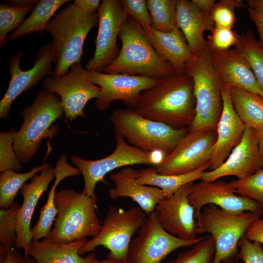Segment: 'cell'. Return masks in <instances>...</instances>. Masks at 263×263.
Listing matches in <instances>:
<instances>
[{"instance_id":"obj_1","label":"cell","mask_w":263,"mask_h":263,"mask_svg":"<svg viewBox=\"0 0 263 263\" xmlns=\"http://www.w3.org/2000/svg\"><path fill=\"white\" fill-rule=\"evenodd\" d=\"M134 110L144 117L174 129L188 128L195 114L192 77L175 74L160 79L143 92Z\"/></svg>"},{"instance_id":"obj_2","label":"cell","mask_w":263,"mask_h":263,"mask_svg":"<svg viewBox=\"0 0 263 263\" xmlns=\"http://www.w3.org/2000/svg\"><path fill=\"white\" fill-rule=\"evenodd\" d=\"M97 24V12H85L74 3L67 4L52 18L45 30L52 38V76H61L73 64L80 62L85 38Z\"/></svg>"},{"instance_id":"obj_3","label":"cell","mask_w":263,"mask_h":263,"mask_svg":"<svg viewBox=\"0 0 263 263\" xmlns=\"http://www.w3.org/2000/svg\"><path fill=\"white\" fill-rule=\"evenodd\" d=\"M98 198L73 189L56 191L55 204L57 214L54 227L43 241L66 244L95 237L102 225L96 213Z\"/></svg>"},{"instance_id":"obj_4","label":"cell","mask_w":263,"mask_h":263,"mask_svg":"<svg viewBox=\"0 0 263 263\" xmlns=\"http://www.w3.org/2000/svg\"><path fill=\"white\" fill-rule=\"evenodd\" d=\"M119 38L122 43L119 54L103 72L156 79L175 74L171 65L156 53L142 26L131 17L129 16Z\"/></svg>"},{"instance_id":"obj_5","label":"cell","mask_w":263,"mask_h":263,"mask_svg":"<svg viewBox=\"0 0 263 263\" xmlns=\"http://www.w3.org/2000/svg\"><path fill=\"white\" fill-rule=\"evenodd\" d=\"M110 119L115 134L130 145L146 151H160L166 156L188 132V128L174 129L144 117L133 109L118 108Z\"/></svg>"},{"instance_id":"obj_6","label":"cell","mask_w":263,"mask_h":263,"mask_svg":"<svg viewBox=\"0 0 263 263\" xmlns=\"http://www.w3.org/2000/svg\"><path fill=\"white\" fill-rule=\"evenodd\" d=\"M185 74L193 81L195 114L188 132L209 129L216 131L223 109L222 83L211 61L209 49L193 55Z\"/></svg>"},{"instance_id":"obj_7","label":"cell","mask_w":263,"mask_h":263,"mask_svg":"<svg viewBox=\"0 0 263 263\" xmlns=\"http://www.w3.org/2000/svg\"><path fill=\"white\" fill-rule=\"evenodd\" d=\"M64 113L57 95L43 90L33 103L22 110V124L16 134L14 148L21 163L31 161L43 139L50 135L49 128Z\"/></svg>"},{"instance_id":"obj_8","label":"cell","mask_w":263,"mask_h":263,"mask_svg":"<svg viewBox=\"0 0 263 263\" xmlns=\"http://www.w3.org/2000/svg\"><path fill=\"white\" fill-rule=\"evenodd\" d=\"M146 217L147 214L139 206H132L128 209L110 206L100 231L83 245L79 254L102 246L110 251L108 259L114 263H127L132 237L143 225Z\"/></svg>"},{"instance_id":"obj_9","label":"cell","mask_w":263,"mask_h":263,"mask_svg":"<svg viewBox=\"0 0 263 263\" xmlns=\"http://www.w3.org/2000/svg\"><path fill=\"white\" fill-rule=\"evenodd\" d=\"M262 215L251 212L233 214L214 205L204 207L196 219V231L197 234L209 233L212 238L215 245L212 263L228 262L237 255L240 239Z\"/></svg>"},{"instance_id":"obj_10","label":"cell","mask_w":263,"mask_h":263,"mask_svg":"<svg viewBox=\"0 0 263 263\" xmlns=\"http://www.w3.org/2000/svg\"><path fill=\"white\" fill-rule=\"evenodd\" d=\"M115 149L107 157L94 160L85 159L76 155L71 158L83 176V191L89 196L96 195L94 191L96 184L99 182L105 183L104 177L110 171L135 164L157 166L166 157L160 151H148L134 147L118 134H115Z\"/></svg>"},{"instance_id":"obj_11","label":"cell","mask_w":263,"mask_h":263,"mask_svg":"<svg viewBox=\"0 0 263 263\" xmlns=\"http://www.w3.org/2000/svg\"><path fill=\"white\" fill-rule=\"evenodd\" d=\"M204 238L186 240L170 234L162 226L154 210L147 215L137 236L132 240L127 263H160L174 250L193 246Z\"/></svg>"},{"instance_id":"obj_12","label":"cell","mask_w":263,"mask_h":263,"mask_svg":"<svg viewBox=\"0 0 263 263\" xmlns=\"http://www.w3.org/2000/svg\"><path fill=\"white\" fill-rule=\"evenodd\" d=\"M44 90L59 96L65 118L73 121L78 116H85L84 109L92 99H96L100 87L90 77V72L80 62L73 64L65 73L58 77L52 75L42 80Z\"/></svg>"},{"instance_id":"obj_13","label":"cell","mask_w":263,"mask_h":263,"mask_svg":"<svg viewBox=\"0 0 263 263\" xmlns=\"http://www.w3.org/2000/svg\"><path fill=\"white\" fill-rule=\"evenodd\" d=\"M217 138L215 130L188 132L174 149L156 166L164 175H179L198 169L209 163Z\"/></svg>"},{"instance_id":"obj_14","label":"cell","mask_w":263,"mask_h":263,"mask_svg":"<svg viewBox=\"0 0 263 263\" xmlns=\"http://www.w3.org/2000/svg\"><path fill=\"white\" fill-rule=\"evenodd\" d=\"M97 13L98 30L95 49L85 66L90 72H103L117 56V38L129 17L119 0H103Z\"/></svg>"},{"instance_id":"obj_15","label":"cell","mask_w":263,"mask_h":263,"mask_svg":"<svg viewBox=\"0 0 263 263\" xmlns=\"http://www.w3.org/2000/svg\"><path fill=\"white\" fill-rule=\"evenodd\" d=\"M90 77L100 88L94 105L102 112L107 110L115 100H121L127 108L134 109L143 92L156 85L160 79L137 75L90 72Z\"/></svg>"},{"instance_id":"obj_16","label":"cell","mask_w":263,"mask_h":263,"mask_svg":"<svg viewBox=\"0 0 263 263\" xmlns=\"http://www.w3.org/2000/svg\"><path fill=\"white\" fill-rule=\"evenodd\" d=\"M23 56V52L20 51L10 57V79L8 89L0 102L1 119L8 117L12 104L20 94L36 86L45 77L52 75L53 59L51 42L38 50L33 66L26 71L22 70L19 66Z\"/></svg>"},{"instance_id":"obj_17","label":"cell","mask_w":263,"mask_h":263,"mask_svg":"<svg viewBox=\"0 0 263 263\" xmlns=\"http://www.w3.org/2000/svg\"><path fill=\"white\" fill-rule=\"evenodd\" d=\"M194 208L196 219L202 208L207 205H214L233 214L251 212L262 214L263 210L255 201L234 192L228 183L223 180L207 182L200 180L194 183L188 196Z\"/></svg>"},{"instance_id":"obj_18","label":"cell","mask_w":263,"mask_h":263,"mask_svg":"<svg viewBox=\"0 0 263 263\" xmlns=\"http://www.w3.org/2000/svg\"><path fill=\"white\" fill-rule=\"evenodd\" d=\"M193 184L191 182L182 186L171 197L160 201L155 208L163 228L186 240L197 238L195 211L188 200Z\"/></svg>"},{"instance_id":"obj_19","label":"cell","mask_w":263,"mask_h":263,"mask_svg":"<svg viewBox=\"0 0 263 263\" xmlns=\"http://www.w3.org/2000/svg\"><path fill=\"white\" fill-rule=\"evenodd\" d=\"M263 166L258 147L256 131L245 127L240 142L232 150L225 162L217 168L204 172L201 180L213 182L223 177L234 176L243 180Z\"/></svg>"},{"instance_id":"obj_20","label":"cell","mask_w":263,"mask_h":263,"mask_svg":"<svg viewBox=\"0 0 263 263\" xmlns=\"http://www.w3.org/2000/svg\"><path fill=\"white\" fill-rule=\"evenodd\" d=\"M209 49V48H208ZM212 63L223 84L255 93L263 98L249 63L237 48L226 51L209 49Z\"/></svg>"},{"instance_id":"obj_21","label":"cell","mask_w":263,"mask_h":263,"mask_svg":"<svg viewBox=\"0 0 263 263\" xmlns=\"http://www.w3.org/2000/svg\"><path fill=\"white\" fill-rule=\"evenodd\" d=\"M223 109L217 127V138L209 163L208 170L222 165L232 150L240 142L245 126L236 112L231 100L230 88L222 84Z\"/></svg>"},{"instance_id":"obj_22","label":"cell","mask_w":263,"mask_h":263,"mask_svg":"<svg viewBox=\"0 0 263 263\" xmlns=\"http://www.w3.org/2000/svg\"><path fill=\"white\" fill-rule=\"evenodd\" d=\"M55 177V169L50 166L40 171L39 174L35 175L30 182L25 183L20 189L23 201L17 218L15 248L23 249L25 257H29L32 241L30 226L35 208L39 198Z\"/></svg>"},{"instance_id":"obj_23","label":"cell","mask_w":263,"mask_h":263,"mask_svg":"<svg viewBox=\"0 0 263 263\" xmlns=\"http://www.w3.org/2000/svg\"><path fill=\"white\" fill-rule=\"evenodd\" d=\"M139 170L125 167L110 175L114 187L109 190V196L112 199L128 197L137 204L147 214L154 211L157 204L166 198L160 188L138 184L136 177Z\"/></svg>"},{"instance_id":"obj_24","label":"cell","mask_w":263,"mask_h":263,"mask_svg":"<svg viewBox=\"0 0 263 263\" xmlns=\"http://www.w3.org/2000/svg\"><path fill=\"white\" fill-rule=\"evenodd\" d=\"M176 22L193 55L208 49L204 34L206 31L211 32L215 27L210 15L200 10L191 0H177Z\"/></svg>"},{"instance_id":"obj_25","label":"cell","mask_w":263,"mask_h":263,"mask_svg":"<svg viewBox=\"0 0 263 263\" xmlns=\"http://www.w3.org/2000/svg\"><path fill=\"white\" fill-rule=\"evenodd\" d=\"M143 28L158 55L171 65L175 74H184L186 65L193 55L178 27L169 32L158 31L150 26Z\"/></svg>"},{"instance_id":"obj_26","label":"cell","mask_w":263,"mask_h":263,"mask_svg":"<svg viewBox=\"0 0 263 263\" xmlns=\"http://www.w3.org/2000/svg\"><path fill=\"white\" fill-rule=\"evenodd\" d=\"M87 241L85 239L66 244H54L32 240L28 255L37 263H91L96 256L94 253L86 257L79 253Z\"/></svg>"},{"instance_id":"obj_27","label":"cell","mask_w":263,"mask_h":263,"mask_svg":"<svg viewBox=\"0 0 263 263\" xmlns=\"http://www.w3.org/2000/svg\"><path fill=\"white\" fill-rule=\"evenodd\" d=\"M56 177L53 185L48 193L46 204L42 207L38 220L31 228L33 240L39 241L45 238L52 229L57 211L55 204V196L56 187L64 179L81 174L77 168L68 164L65 154L61 155L55 168Z\"/></svg>"},{"instance_id":"obj_28","label":"cell","mask_w":263,"mask_h":263,"mask_svg":"<svg viewBox=\"0 0 263 263\" xmlns=\"http://www.w3.org/2000/svg\"><path fill=\"white\" fill-rule=\"evenodd\" d=\"M209 168V163L198 169L179 175H164L158 172L156 168L149 167L139 170L136 182L141 185L157 187L162 189L166 198L171 197L182 186L201 180L204 171Z\"/></svg>"},{"instance_id":"obj_29","label":"cell","mask_w":263,"mask_h":263,"mask_svg":"<svg viewBox=\"0 0 263 263\" xmlns=\"http://www.w3.org/2000/svg\"><path fill=\"white\" fill-rule=\"evenodd\" d=\"M229 88L234 108L244 126L263 130V98L240 88Z\"/></svg>"},{"instance_id":"obj_30","label":"cell","mask_w":263,"mask_h":263,"mask_svg":"<svg viewBox=\"0 0 263 263\" xmlns=\"http://www.w3.org/2000/svg\"><path fill=\"white\" fill-rule=\"evenodd\" d=\"M69 0H40L23 24L10 35L15 40L34 32L43 34L56 11Z\"/></svg>"},{"instance_id":"obj_31","label":"cell","mask_w":263,"mask_h":263,"mask_svg":"<svg viewBox=\"0 0 263 263\" xmlns=\"http://www.w3.org/2000/svg\"><path fill=\"white\" fill-rule=\"evenodd\" d=\"M49 166L50 164L45 162L24 173H18L12 170L2 172L0 175V208L7 209L11 207L15 202V198L19 190L21 189L26 182Z\"/></svg>"},{"instance_id":"obj_32","label":"cell","mask_w":263,"mask_h":263,"mask_svg":"<svg viewBox=\"0 0 263 263\" xmlns=\"http://www.w3.org/2000/svg\"><path fill=\"white\" fill-rule=\"evenodd\" d=\"M235 47L239 49L247 59L263 92V48L253 31L249 30L239 35L238 42Z\"/></svg>"},{"instance_id":"obj_33","label":"cell","mask_w":263,"mask_h":263,"mask_svg":"<svg viewBox=\"0 0 263 263\" xmlns=\"http://www.w3.org/2000/svg\"><path fill=\"white\" fill-rule=\"evenodd\" d=\"M177 0H147L153 29L169 32L177 26L176 5Z\"/></svg>"},{"instance_id":"obj_34","label":"cell","mask_w":263,"mask_h":263,"mask_svg":"<svg viewBox=\"0 0 263 263\" xmlns=\"http://www.w3.org/2000/svg\"><path fill=\"white\" fill-rule=\"evenodd\" d=\"M34 7L20 8L0 3V48L6 45L8 33L14 30H17L23 24L25 16L29 12L33 11Z\"/></svg>"},{"instance_id":"obj_35","label":"cell","mask_w":263,"mask_h":263,"mask_svg":"<svg viewBox=\"0 0 263 263\" xmlns=\"http://www.w3.org/2000/svg\"><path fill=\"white\" fill-rule=\"evenodd\" d=\"M215 252L214 242L210 235L188 251L179 254L174 260L166 263H212Z\"/></svg>"},{"instance_id":"obj_36","label":"cell","mask_w":263,"mask_h":263,"mask_svg":"<svg viewBox=\"0 0 263 263\" xmlns=\"http://www.w3.org/2000/svg\"><path fill=\"white\" fill-rule=\"evenodd\" d=\"M20 207L16 201L7 209L0 210V246L6 249L15 247L17 240V224Z\"/></svg>"},{"instance_id":"obj_37","label":"cell","mask_w":263,"mask_h":263,"mask_svg":"<svg viewBox=\"0 0 263 263\" xmlns=\"http://www.w3.org/2000/svg\"><path fill=\"white\" fill-rule=\"evenodd\" d=\"M235 193L257 202L263 210V166L252 175L228 183Z\"/></svg>"},{"instance_id":"obj_38","label":"cell","mask_w":263,"mask_h":263,"mask_svg":"<svg viewBox=\"0 0 263 263\" xmlns=\"http://www.w3.org/2000/svg\"><path fill=\"white\" fill-rule=\"evenodd\" d=\"M17 131L12 128L0 133V171L7 170L19 172L22 169L21 163L15 151L14 143Z\"/></svg>"},{"instance_id":"obj_39","label":"cell","mask_w":263,"mask_h":263,"mask_svg":"<svg viewBox=\"0 0 263 263\" xmlns=\"http://www.w3.org/2000/svg\"><path fill=\"white\" fill-rule=\"evenodd\" d=\"M245 7L240 0H221L216 1L211 13L216 26L233 28L236 22L234 10Z\"/></svg>"},{"instance_id":"obj_40","label":"cell","mask_w":263,"mask_h":263,"mask_svg":"<svg viewBox=\"0 0 263 263\" xmlns=\"http://www.w3.org/2000/svg\"><path fill=\"white\" fill-rule=\"evenodd\" d=\"M208 36L209 49L217 51H226L235 46L239 40L238 35L232 28L216 26Z\"/></svg>"},{"instance_id":"obj_41","label":"cell","mask_w":263,"mask_h":263,"mask_svg":"<svg viewBox=\"0 0 263 263\" xmlns=\"http://www.w3.org/2000/svg\"><path fill=\"white\" fill-rule=\"evenodd\" d=\"M129 16L143 27L150 26L152 20L145 0H120Z\"/></svg>"},{"instance_id":"obj_42","label":"cell","mask_w":263,"mask_h":263,"mask_svg":"<svg viewBox=\"0 0 263 263\" xmlns=\"http://www.w3.org/2000/svg\"><path fill=\"white\" fill-rule=\"evenodd\" d=\"M238 257L244 263H263V247L257 242L249 240L245 235L238 243Z\"/></svg>"},{"instance_id":"obj_43","label":"cell","mask_w":263,"mask_h":263,"mask_svg":"<svg viewBox=\"0 0 263 263\" xmlns=\"http://www.w3.org/2000/svg\"><path fill=\"white\" fill-rule=\"evenodd\" d=\"M0 263H37L31 257L22 256L18 249L0 246Z\"/></svg>"},{"instance_id":"obj_44","label":"cell","mask_w":263,"mask_h":263,"mask_svg":"<svg viewBox=\"0 0 263 263\" xmlns=\"http://www.w3.org/2000/svg\"><path fill=\"white\" fill-rule=\"evenodd\" d=\"M245 236L250 241L263 244V219H256L247 229Z\"/></svg>"},{"instance_id":"obj_45","label":"cell","mask_w":263,"mask_h":263,"mask_svg":"<svg viewBox=\"0 0 263 263\" xmlns=\"http://www.w3.org/2000/svg\"><path fill=\"white\" fill-rule=\"evenodd\" d=\"M246 8L250 19L255 25L259 34V42L263 48V12L256 10L248 6H246Z\"/></svg>"},{"instance_id":"obj_46","label":"cell","mask_w":263,"mask_h":263,"mask_svg":"<svg viewBox=\"0 0 263 263\" xmlns=\"http://www.w3.org/2000/svg\"><path fill=\"white\" fill-rule=\"evenodd\" d=\"M77 7L87 13H95L101 5L99 0H75L73 2Z\"/></svg>"},{"instance_id":"obj_47","label":"cell","mask_w":263,"mask_h":263,"mask_svg":"<svg viewBox=\"0 0 263 263\" xmlns=\"http://www.w3.org/2000/svg\"><path fill=\"white\" fill-rule=\"evenodd\" d=\"M191 1L202 11L210 15L216 2L214 0H191Z\"/></svg>"},{"instance_id":"obj_48","label":"cell","mask_w":263,"mask_h":263,"mask_svg":"<svg viewBox=\"0 0 263 263\" xmlns=\"http://www.w3.org/2000/svg\"><path fill=\"white\" fill-rule=\"evenodd\" d=\"M39 0H9L6 1L7 4L20 8L34 7Z\"/></svg>"},{"instance_id":"obj_49","label":"cell","mask_w":263,"mask_h":263,"mask_svg":"<svg viewBox=\"0 0 263 263\" xmlns=\"http://www.w3.org/2000/svg\"><path fill=\"white\" fill-rule=\"evenodd\" d=\"M258 150L261 159L263 163V130L256 131Z\"/></svg>"},{"instance_id":"obj_50","label":"cell","mask_w":263,"mask_h":263,"mask_svg":"<svg viewBox=\"0 0 263 263\" xmlns=\"http://www.w3.org/2000/svg\"><path fill=\"white\" fill-rule=\"evenodd\" d=\"M246 2L248 7L263 12V0H247Z\"/></svg>"},{"instance_id":"obj_51","label":"cell","mask_w":263,"mask_h":263,"mask_svg":"<svg viewBox=\"0 0 263 263\" xmlns=\"http://www.w3.org/2000/svg\"><path fill=\"white\" fill-rule=\"evenodd\" d=\"M91 263H114L113 261L107 258L106 260L100 261L97 259L96 257L95 256L93 260L92 261Z\"/></svg>"},{"instance_id":"obj_52","label":"cell","mask_w":263,"mask_h":263,"mask_svg":"<svg viewBox=\"0 0 263 263\" xmlns=\"http://www.w3.org/2000/svg\"><path fill=\"white\" fill-rule=\"evenodd\" d=\"M221 263H228V262H227V261H224V262H222Z\"/></svg>"}]
</instances>
